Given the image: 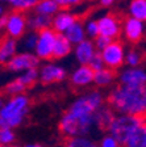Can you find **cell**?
<instances>
[{"mask_svg": "<svg viewBox=\"0 0 146 147\" xmlns=\"http://www.w3.org/2000/svg\"><path fill=\"white\" fill-rule=\"evenodd\" d=\"M52 16H45V15H36L34 17H32L29 20V22H26L29 25L31 29L33 30H41L45 28H50L52 26Z\"/></svg>", "mask_w": 146, "mask_h": 147, "instance_id": "obj_25", "label": "cell"}, {"mask_svg": "<svg viewBox=\"0 0 146 147\" xmlns=\"http://www.w3.org/2000/svg\"><path fill=\"white\" fill-rule=\"evenodd\" d=\"M145 34V25L143 21H140L137 18L129 17L124 22V36L125 38L132 43H137L142 40Z\"/></svg>", "mask_w": 146, "mask_h": 147, "instance_id": "obj_9", "label": "cell"}, {"mask_svg": "<svg viewBox=\"0 0 146 147\" xmlns=\"http://www.w3.org/2000/svg\"><path fill=\"white\" fill-rule=\"evenodd\" d=\"M104 66L112 70H117L124 64L125 50L120 41H112L103 51H100Z\"/></svg>", "mask_w": 146, "mask_h": 147, "instance_id": "obj_5", "label": "cell"}, {"mask_svg": "<svg viewBox=\"0 0 146 147\" xmlns=\"http://www.w3.org/2000/svg\"><path fill=\"white\" fill-rule=\"evenodd\" d=\"M112 41L113 40H112V38H109V37H105V36H101V34H99V36L95 38L94 46H95V49H96L97 51H103V50L105 49L107 46L109 45Z\"/></svg>", "mask_w": 146, "mask_h": 147, "instance_id": "obj_32", "label": "cell"}, {"mask_svg": "<svg viewBox=\"0 0 146 147\" xmlns=\"http://www.w3.org/2000/svg\"><path fill=\"white\" fill-rule=\"evenodd\" d=\"M113 112L109 107L101 105L99 109L96 110V121H97V127L100 129H108L111 121L113 119Z\"/></svg>", "mask_w": 146, "mask_h": 147, "instance_id": "obj_22", "label": "cell"}, {"mask_svg": "<svg viewBox=\"0 0 146 147\" xmlns=\"http://www.w3.org/2000/svg\"><path fill=\"white\" fill-rule=\"evenodd\" d=\"M25 89H26V87L22 84L21 82L18 79H15L13 82L8 83L5 86V93H8V95H21V93H24Z\"/></svg>", "mask_w": 146, "mask_h": 147, "instance_id": "obj_29", "label": "cell"}, {"mask_svg": "<svg viewBox=\"0 0 146 147\" xmlns=\"http://www.w3.org/2000/svg\"><path fill=\"white\" fill-rule=\"evenodd\" d=\"M115 79H116V70L104 67L101 70L94 72L92 83H95L97 87H108L115 82Z\"/></svg>", "mask_w": 146, "mask_h": 147, "instance_id": "obj_20", "label": "cell"}, {"mask_svg": "<svg viewBox=\"0 0 146 147\" xmlns=\"http://www.w3.org/2000/svg\"><path fill=\"white\" fill-rule=\"evenodd\" d=\"M142 125H145V116L121 114L119 117H113L108 126V131H109V135H112L122 147L129 135Z\"/></svg>", "mask_w": 146, "mask_h": 147, "instance_id": "obj_2", "label": "cell"}, {"mask_svg": "<svg viewBox=\"0 0 146 147\" xmlns=\"http://www.w3.org/2000/svg\"><path fill=\"white\" fill-rule=\"evenodd\" d=\"M0 1H1V0H0Z\"/></svg>", "mask_w": 146, "mask_h": 147, "instance_id": "obj_44", "label": "cell"}, {"mask_svg": "<svg viewBox=\"0 0 146 147\" xmlns=\"http://www.w3.org/2000/svg\"><path fill=\"white\" fill-rule=\"evenodd\" d=\"M104 98L99 91H91L87 95L80 96L79 98H76L70 107L69 112L73 114L75 118H80L83 116H88V114H94L99 108L103 105Z\"/></svg>", "mask_w": 146, "mask_h": 147, "instance_id": "obj_3", "label": "cell"}, {"mask_svg": "<svg viewBox=\"0 0 146 147\" xmlns=\"http://www.w3.org/2000/svg\"><path fill=\"white\" fill-rule=\"evenodd\" d=\"M113 1L115 0H100V4L103 7H109L111 4H113Z\"/></svg>", "mask_w": 146, "mask_h": 147, "instance_id": "obj_38", "label": "cell"}, {"mask_svg": "<svg viewBox=\"0 0 146 147\" xmlns=\"http://www.w3.org/2000/svg\"><path fill=\"white\" fill-rule=\"evenodd\" d=\"M36 42H37V33H31L28 34L24 38V47L26 50H34L36 47Z\"/></svg>", "mask_w": 146, "mask_h": 147, "instance_id": "obj_35", "label": "cell"}, {"mask_svg": "<svg viewBox=\"0 0 146 147\" xmlns=\"http://www.w3.org/2000/svg\"><path fill=\"white\" fill-rule=\"evenodd\" d=\"M34 11L37 15L52 16L59 11V7L55 4L54 0H38V3L34 5Z\"/></svg>", "mask_w": 146, "mask_h": 147, "instance_id": "obj_23", "label": "cell"}, {"mask_svg": "<svg viewBox=\"0 0 146 147\" xmlns=\"http://www.w3.org/2000/svg\"><path fill=\"white\" fill-rule=\"evenodd\" d=\"M142 62V55L137 50H129L124 55V63H126L129 67H138Z\"/></svg>", "mask_w": 146, "mask_h": 147, "instance_id": "obj_28", "label": "cell"}, {"mask_svg": "<svg viewBox=\"0 0 146 147\" xmlns=\"http://www.w3.org/2000/svg\"><path fill=\"white\" fill-rule=\"evenodd\" d=\"M28 110H29V98L25 95H16L0 108V117L3 118L16 116L25 117Z\"/></svg>", "mask_w": 146, "mask_h": 147, "instance_id": "obj_6", "label": "cell"}, {"mask_svg": "<svg viewBox=\"0 0 146 147\" xmlns=\"http://www.w3.org/2000/svg\"><path fill=\"white\" fill-rule=\"evenodd\" d=\"M15 133L12 129H0V146H9L15 141Z\"/></svg>", "mask_w": 146, "mask_h": 147, "instance_id": "obj_31", "label": "cell"}, {"mask_svg": "<svg viewBox=\"0 0 146 147\" xmlns=\"http://www.w3.org/2000/svg\"><path fill=\"white\" fill-rule=\"evenodd\" d=\"M97 26H99V34L109 38H117L121 33V26H120L119 18L115 15H105L101 18H99L97 21Z\"/></svg>", "mask_w": 146, "mask_h": 147, "instance_id": "obj_8", "label": "cell"}, {"mask_svg": "<svg viewBox=\"0 0 146 147\" xmlns=\"http://www.w3.org/2000/svg\"><path fill=\"white\" fill-rule=\"evenodd\" d=\"M17 50V42L15 38L4 37L0 41V64H7V62L16 54Z\"/></svg>", "mask_w": 146, "mask_h": 147, "instance_id": "obj_17", "label": "cell"}, {"mask_svg": "<svg viewBox=\"0 0 146 147\" xmlns=\"http://www.w3.org/2000/svg\"><path fill=\"white\" fill-rule=\"evenodd\" d=\"M65 147H97V144L90 138L78 135V137L67 138Z\"/></svg>", "mask_w": 146, "mask_h": 147, "instance_id": "obj_26", "label": "cell"}, {"mask_svg": "<svg viewBox=\"0 0 146 147\" xmlns=\"http://www.w3.org/2000/svg\"><path fill=\"white\" fill-rule=\"evenodd\" d=\"M9 4L13 7V8L18 9V11H25V9L29 8H34L38 0H8Z\"/></svg>", "mask_w": 146, "mask_h": 147, "instance_id": "obj_30", "label": "cell"}, {"mask_svg": "<svg viewBox=\"0 0 146 147\" xmlns=\"http://www.w3.org/2000/svg\"><path fill=\"white\" fill-rule=\"evenodd\" d=\"M122 147H146V126L137 127L128 137Z\"/></svg>", "mask_w": 146, "mask_h": 147, "instance_id": "obj_21", "label": "cell"}, {"mask_svg": "<svg viewBox=\"0 0 146 147\" xmlns=\"http://www.w3.org/2000/svg\"><path fill=\"white\" fill-rule=\"evenodd\" d=\"M38 78L43 86H49L53 83L62 82L66 78V71L55 64H45L38 72Z\"/></svg>", "mask_w": 146, "mask_h": 147, "instance_id": "obj_11", "label": "cell"}, {"mask_svg": "<svg viewBox=\"0 0 146 147\" xmlns=\"http://www.w3.org/2000/svg\"><path fill=\"white\" fill-rule=\"evenodd\" d=\"M0 147H20V146H16V144H9V146H0Z\"/></svg>", "mask_w": 146, "mask_h": 147, "instance_id": "obj_41", "label": "cell"}, {"mask_svg": "<svg viewBox=\"0 0 146 147\" xmlns=\"http://www.w3.org/2000/svg\"><path fill=\"white\" fill-rule=\"evenodd\" d=\"M55 32L52 28L41 29L37 33V42H36V57L38 59H52L53 47L55 41Z\"/></svg>", "mask_w": 146, "mask_h": 147, "instance_id": "obj_4", "label": "cell"}, {"mask_svg": "<svg viewBox=\"0 0 146 147\" xmlns=\"http://www.w3.org/2000/svg\"><path fill=\"white\" fill-rule=\"evenodd\" d=\"M25 147H42L41 144H38V143H32V144H26Z\"/></svg>", "mask_w": 146, "mask_h": 147, "instance_id": "obj_40", "label": "cell"}, {"mask_svg": "<svg viewBox=\"0 0 146 147\" xmlns=\"http://www.w3.org/2000/svg\"><path fill=\"white\" fill-rule=\"evenodd\" d=\"M7 33L11 38H20L22 37L25 29H26V18L24 17V15L20 12H15L11 16L7 17L5 22Z\"/></svg>", "mask_w": 146, "mask_h": 147, "instance_id": "obj_10", "label": "cell"}, {"mask_svg": "<svg viewBox=\"0 0 146 147\" xmlns=\"http://www.w3.org/2000/svg\"><path fill=\"white\" fill-rule=\"evenodd\" d=\"M96 53V49L94 46V42L90 40H83L82 42L76 43L75 47V57L80 64H88L94 54Z\"/></svg>", "mask_w": 146, "mask_h": 147, "instance_id": "obj_14", "label": "cell"}, {"mask_svg": "<svg viewBox=\"0 0 146 147\" xmlns=\"http://www.w3.org/2000/svg\"><path fill=\"white\" fill-rule=\"evenodd\" d=\"M88 66H90V67H91L94 71H99V70H101V68L105 67V66H104L103 59H101L100 53H95L94 57H92L91 61H90Z\"/></svg>", "mask_w": 146, "mask_h": 147, "instance_id": "obj_33", "label": "cell"}, {"mask_svg": "<svg viewBox=\"0 0 146 147\" xmlns=\"http://www.w3.org/2000/svg\"><path fill=\"white\" fill-rule=\"evenodd\" d=\"M59 130L63 135H66L67 138L71 137H78L79 135V126H78V119L70 113L66 112L63 114V117L59 121Z\"/></svg>", "mask_w": 146, "mask_h": 147, "instance_id": "obj_15", "label": "cell"}, {"mask_svg": "<svg viewBox=\"0 0 146 147\" xmlns=\"http://www.w3.org/2000/svg\"><path fill=\"white\" fill-rule=\"evenodd\" d=\"M40 63V59L34 54L31 53H21V54H15L12 58L7 62V68L13 72L18 71H25L29 68H37Z\"/></svg>", "mask_w": 146, "mask_h": 147, "instance_id": "obj_7", "label": "cell"}, {"mask_svg": "<svg viewBox=\"0 0 146 147\" xmlns=\"http://www.w3.org/2000/svg\"><path fill=\"white\" fill-rule=\"evenodd\" d=\"M7 17H8V16H3V17H0V28H1V26H5Z\"/></svg>", "mask_w": 146, "mask_h": 147, "instance_id": "obj_39", "label": "cell"}, {"mask_svg": "<svg viewBox=\"0 0 146 147\" xmlns=\"http://www.w3.org/2000/svg\"><path fill=\"white\" fill-rule=\"evenodd\" d=\"M86 33L88 34L91 38H96L99 36V26H97V21H90L86 26Z\"/></svg>", "mask_w": 146, "mask_h": 147, "instance_id": "obj_36", "label": "cell"}, {"mask_svg": "<svg viewBox=\"0 0 146 147\" xmlns=\"http://www.w3.org/2000/svg\"><path fill=\"white\" fill-rule=\"evenodd\" d=\"M65 37H66L69 42L71 45H76V43L82 42L83 40H86V30H84V26L80 21L76 20L71 26H69L65 30Z\"/></svg>", "mask_w": 146, "mask_h": 147, "instance_id": "obj_19", "label": "cell"}, {"mask_svg": "<svg viewBox=\"0 0 146 147\" xmlns=\"http://www.w3.org/2000/svg\"><path fill=\"white\" fill-rule=\"evenodd\" d=\"M17 79L20 80L26 88L28 87H32L34 83L37 82V79H38V71H37V68H29V70H25V72L22 74L21 76H18Z\"/></svg>", "mask_w": 146, "mask_h": 147, "instance_id": "obj_27", "label": "cell"}, {"mask_svg": "<svg viewBox=\"0 0 146 147\" xmlns=\"http://www.w3.org/2000/svg\"><path fill=\"white\" fill-rule=\"evenodd\" d=\"M76 21V17L74 15L69 12H61L58 13L54 18L52 20V25H53V30L55 33H65L69 26L74 24Z\"/></svg>", "mask_w": 146, "mask_h": 147, "instance_id": "obj_18", "label": "cell"}, {"mask_svg": "<svg viewBox=\"0 0 146 147\" xmlns=\"http://www.w3.org/2000/svg\"><path fill=\"white\" fill-rule=\"evenodd\" d=\"M95 71L90 67L88 64H80L71 75V84L75 87H86L91 84L94 80Z\"/></svg>", "mask_w": 146, "mask_h": 147, "instance_id": "obj_13", "label": "cell"}, {"mask_svg": "<svg viewBox=\"0 0 146 147\" xmlns=\"http://www.w3.org/2000/svg\"><path fill=\"white\" fill-rule=\"evenodd\" d=\"M1 13H3V8L0 7V16H1Z\"/></svg>", "mask_w": 146, "mask_h": 147, "instance_id": "obj_43", "label": "cell"}, {"mask_svg": "<svg viewBox=\"0 0 146 147\" xmlns=\"http://www.w3.org/2000/svg\"><path fill=\"white\" fill-rule=\"evenodd\" d=\"M129 12L133 18L140 21L146 20V0H132L129 5Z\"/></svg>", "mask_w": 146, "mask_h": 147, "instance_id": "obj_24", "label": "cell"}, {"mask_svg": "<svg viewBox=\"0 0 146 147\" xmlns=\"http://www.w3.org/2000/svg\"><path fill=\"white\" fill-rule=\"evenodd\" d=\"M99 147H121V144L116 141L112 135L107 134V135H104V137L101 138Z\"/></svg>", "mask_w": 146, "mask_h": 147, "instance_id": "obj_34", "label": "cell"}, {"mask_svg": "<svg viewBox=\"0 0 146 147\" xmlns=\"http://www.w3.org/2000/svg\"><path fill=\"white\" fill-rule=\"evenodd\" d=\"M111 107L121 114L145 116L146 88L145 86L121 84L115 88L108 97Z\"/></svg>", "mask_w": 146, "mask_h": 147, "instance_id": "obj_1", "label": "cell"}, {"mask_svg": "<svg viewBox=\"0 0 146 147\" xmlns=\"http://www.w3.org/2000/svg\"><path fill=\"white\" fill-rule=\"evenodd\" d=\"M59 8H69L71 5H76L78 3H80L82 0H54Z\"/></svg>", "mask_w": 146, "mask_h": 147, "instance_id": "obj_37", "label": "cell"}, {"mask_svg": "<svg viewBox=\"0 0 146 147\" xmlns=\"http://www.w3.org/2000/svg\"><path fill=\"white\" fill-rule=\"evenodd\" d=\"M120 82L121 84L128 86H145L146 74L143 68L140 67H129L120 74Z\"/></svg>", "mask_w": 146, "mask_h": 147, "instance_id": "obj_12", "label": "cell"}, {"mask_svg": "<svg viewBox=\"0 0 146 147\" xmlns=\"http://www.w3.org/2000/svg\"><path fill=\"white\" fill-rule=\"evenodd\" d=\"M73 50V45L69 42L63 33H57L55 34V41H54V47H53V55L52 59H62L71 53Z\"/></svg>", "mask_w": 146, "mask_h": 147, "instance_id": "obj_16", "label": "cell"}, {"mask_svg": "<svg viewBox=\"0 0 146 147\" xmlns=\"http://www.w3.org/2000/svg\"><path fill=\"white\" fill-rule=\"evenodd\" d=\"M3 107V100H1V98H0V108Z\"/></svg>", "mask_w": 146, "mask_h": 147, "instance_id": "obj_42", "label": "cell"}]
</instances>
